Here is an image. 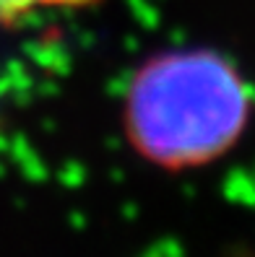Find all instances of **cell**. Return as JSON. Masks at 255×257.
<instances>
[{"instance_id": "6da1fadb", "label": "cell", "mask_w": 255, "mask_h": 257, "mask_svg": "<svg viewBox=\"0 0 255 257\" xmlns=\"http://www.w3.org/2000/svg\"><path fill=\"white\" fill-rule=\"evenodd\" d=\"M252 119V81L232 55L208 44L148 55L120 99L125 143L161 172L221 161L242 143Z\"/></svg>"}, {"instance_id": "7a4b0ae2", "label": "cell", "mask_w": 255, "mask_h": 257, "mask_svg": "<svg viewBox=\"0 0 255 257\" xmlns=\"http://www.w3.org/2000/svg\"><path fill=\"white\" fill-rule=\"evenodd\" d=\"M102 0H0V26H13L34 13L47 11H86Z\"/></svg>"}]
</instances>
